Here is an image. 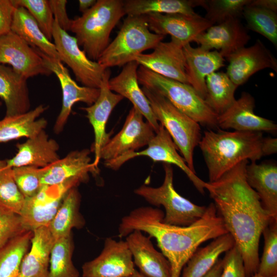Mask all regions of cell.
Masks as SVG:
<instances>
[{
    "instance_id": "cell-18",
    "label": "cell",
    "mask_w": 277,
    "mask_h": 277,
    "mask_svg": "<svg viewBox=\"0 0 277 277\" xmlns=\"http://www.w3.org/2000/svg\"><path fill=\"white\" fill-rule=\"evenodd\" d=\"M226 59L229 64L226 73L238 87L260 70L269 68L277 71L276 58L260 39L251 46L239 49Z\"/></svg>"
},
{
    "instance_id": "cell-6",
    "label": "cell",
    "mask_w": 277,
    "mask_h": 277,
    "mask_svg": "<svg viewBox=\"0 0 277 277\" xmlns=\"http://www.w3.org/2000/svg\"><path fill=\"white\" fill-rule=\"evenodd\" d=\"M164 37L149 30L146 15L127 16L97 62L106 69L124 66L144 51L153 49Z\"/></svg>"
},
{
    "instance_id": "cell-17",
    "label": "cell",
    "mask_w": 277,
    "mask_h": 277,
    "mask_svg": "<svg viewBox=\"0 0 277 277\" xmlns=\"http://www.w3.org/2000/svg\"><path fill=\"white\" fill-rule=\"evenodd\" d=\"M110 75V68H107L99 88L100 93L98 98L92 105L81 108L86 112V116L93 129L94 141L91 151L94 153V159L92 163L98 170L101 150L110 138V134L106 131L108 120L115 107L124 98L109 89Z\"/></svg>"
},
{
    "instance_id": "cell-32",
    "label": "cell",
    "mask_w": 277,
    "mask_h": 277,
    "mask_svg": "<svg viewBox=\"0 0 277 277\" xmlns=\"http://www.w3.org/2000/svg\"><path fill=\"white\" fill-rule=\"evenodd\" d=\"M234 245L233 238L228 233L197 249L184 267L181 277H203L215 265L220 255Z\"/></svg>"
},
{
    "instance_id": "cell-12",
    "label": "cell",
    "mask_w": 277,
    "mask_h": 277,
    "mask_svg": "<svg viewBox=\"0 0 277 277\" xmlns=\"http://www.w3.org/2000/svg\"><path fill=\"white\" fill-rule=\"evenodd\" d=\"M143 117L133 107L121 131L102 148L100 159L108 161L147 146L155 133L150 124L145 122Z\"/></svg>"
},
{
    "instance_id": "cell-10",
    "label": "cell",
    "mask_w": 277,
    "mask_h": 277,
    "mask_svg": "<svg viewBox=\"0 0 277 277\" xmlns=\"http://www.w3.org/2000/svg\"><path fill=\"white\" fill-rule=\"evenodd\" d=\"M52 39L60 61L70 68L83 86L99 88L106 68L90 60L81 50L74 36L60 28L54 20Z\"/></svg>"
},
{
    "instance_id": "cell-25",
    "label": "cell",
    "mask_w": 277,
    "mask_h": 277,
    "mask_svg": "<svg viewBox=\"0 0 277 277\" xmlns=\"http://www.w3.org/2000/svg\"><path fill=\"white\" fill-rule=\"evenodd\" d=\"M139 67L136 61L129 62L124 66L121 72L109 80V88L113 92L125 97L149 122L156 133L160 124L156 120L149 102L139 86L137 69Z\"/></svg>"
},
{
    "instance_id": "cell-16",
    "label": "cell",
    "mask_w": 277,
    "mask_h": 277,
    "mask_svg": "<svg viewBox=\"0 0 277 277\" xmlns=\"http://www.w3.org/2000/svg\"><path fill=\"white\" fill-rule=\"evenodd\" d=\"M183 46L171 37L169 42H160L151 53L139 54L135 61L158 74L188 84Z\"/></svg>"
},
{
    "instance_id": "cell-24",
    "label": "cell",
    "mask_w": 277,
    "mask_h": 277,
    "mask_svg": "<svg viewBox=\"0 0 277 277\" xmlns=\"http://www.w3.org/2000/svg\"><path fill=\"white\" fill-rule=\"evenodd\" d=\"M17 152L12 158L6 160L7 166L14 168L30 166L45 168L60 159V146L53 139L49 138L44 130L35 136L27 138L23 143H18Z\"/></svg>"
},
{
    "instance_id": "cell-54",
    "label": "cell",
    "mask_w": 277,
    "mask_h": 277,
    "mask_svg": "<svg viewBox=\"0 0 277 277\" xmlns=\"http://www.w3.org/2000/svg\"><path fill=\"white\" fill-rule=\"evenodd\" d=\"M1 105H2V102H0V106H1Z\"/></svg>"
},
{
    "instance_id": "cell-5",
    "label": "cell",
    "mask_w": 277,
    "mask_h": 277,
    "mask_svg": "<svg viewBox=\"0 0 277 277\" xmlns=\"http://www.w3.org/2000/svg\"><path fill=\"white\" fill-rule=\"evenodd\" d=\"M137 80L142 87L151 89L200 125L217 128L218 115L190 85L165 77L139 66Z\"/></svg>"
},
{
    "instance_id": "cell-31",
    "label": "cell",
    "mask_w": 277,
    "mask_h": 277,
    "mask_svg": "<svg viewBox=\"0 0 277 277\" xmlns=\"http://www.w3.org/2000/svg\"><path fill=\"white\" fill-rule=\"evenodd\" d=\"M11 31L18 35L33 48L38 49L50 58L60 61L54 43L46 37L35 20L24 7L16 8L13 16Z\"/></svg>"
},
{
    "instance_id": "cell-46",
    "label": "cell",
    "mask_w": 277,
    "mask_h": 277,
    "mask_svg": "<svg viewBox=\"0 0 277 277\" xmlns=\"http://www.w3.org/2000/svg\"><path fill=\"white\" fill-rule=\"evenodd\" d=\"M54 20L61 28L70 30L72 19L68 17L66 10V0H49Z\"/></svg>"
},
{
    "instance_id": "cell-13",
    "label": "cell",
    "mask_w": 277,
    "mask_h": 277,
    "mask_svg": "<svg viewBox=\"0 0 277 277\" xmlns=\"http://www.w3.org/2000/svg\"><path fill=\"white\" fill-rule=\"evenodd\" d=\"M136 269L126 241L107 238L100 254L82 266L83 277H128Z\"/></svg>"
},
{
    "instance_id": "cell-39",
    "label": "cell",
    "mask_w": 277,
    "mask_h": 277,
    "mask_svg": "<svg viewBox=\"0 0 277 277\" xmlns=\"http://www.w3.org/2000/svg\"><path fill=\"white\" fill-rule=\"evenodd\" d=\"M25 199L14 179L12 169L0 160V207L19 215Z\"/></svg>"
},
{
    "instance_id": "cell-35",
    "label": "cell",
    "mask_w": 277,
    "mask_h": 277,
    "mask_svg": "<svg viewBox=\"0 0 277 277\" xmlns=\"http://www.w3.org/2000/svg\"><path fill=\"white\" fill-rule=\"evenodd\" d=\"M206 95L205 100L217 114L226 111L235 101L238 87L226 72H214L206 78Z\"/></svg>"
},
{
    "instance_id": "cell-21",
    "label": "cell",
    "mask_w": 277,
    "mask_h": 277,
    "mask_svg": "<svg viewBox=\"0 0 277 277\" xmlns=\"http://www.w3.org/2000/svg\"><path fill=\"white\" fill-rule=\"evenodd\" d=\"M250 39L239 18H234L211 26L193 42L207 50H219L222 56L226 58L245 47Z\"/></svg>"
},
{
    "instance_id": "cell-43",
    "label": "cell",
    "mask_w": 277,
    "mask_h": 277,
    "mask_svg": "<svg viewBox=\"0 0 277 277\" xmlns=\"http://www.w3.org/2000/svg\"><path fill=\"white\" fill-rule=\"evenodd\" d=\"M15 183L25 199L32 197L41 190L42 168L23 166L12 168Z\"/></svg>"
},
{
    "instance_id": "cell-4",
    "label": "cell",
    "mask_w": 277,
    "mask_h": 277,
    "mask_svg": "<svg viewBox=\"0 0 277 277\" xmlns=\"http://www.w3.org/2000/svg\"><path fill=\"white\" fill-rule=\"evenodd\" d=\"M125 15L123 1L97 0L81 16L72 19L69 31L87 57L97 62L110 43L112 30Z\"/></svg>"
},
{
    "instance_id": "cell-14",
    "label": "cell",
    "mask_w": 277,
    "mask_h": 277,
    "mask_svg": "<svg viewBox=\"0 0 277 277\" xmlns=\"http://www.w3.org/2000/svg\"><path fill=\"white\" fill-rule=\"evenodd\" d=\"M43 58L46 66L58 78L62 91V106L54 125L56 134L61 132L66 124L74 104L78 102L92 105L98 98L99 88L79 86L71 77L68 70L60 61L49 57L34 48Z\"/></svg>"
},
{
    "instance_id": "cell-36",
    "label": "cell",
    "mask_w": 277,
    "mask_h": 277,
    "mask_svg": "<svg viewBox=\"0 0 277 277\" xmlns=\"http://www.w3.org/2000/svg\"><path fill=\"white\" fill-rule=\"evenodd\" d=\"M33 231H26L0 248V277H18L23 259L29 250Z\"/></svg>"
},
{
    "instance_id": "cell-23",
    "label": "cell",
    "mask_w": 277,
    "mask_h": 277,
    "mask_svg": "<svg viewBox=\"0 0 277 277\" xmlns=\"http://www.w3.org/2000/svg\"><path fill=\"white\" fill-rule=\"evenodd\" d=\"M91 151L88 149L74 150L59 159L49 166L42 168V186L61 185L76 177H89V173H97L91 163Z\"/></svg>"
},
{
    "instance_id": "cell-52",
    "label": "cell",
    "mask_w": 277,
    "mask_h": 277,
    "mask_svg": "<svg viewBox=\"0 0 277 277\" xmlns=\"http://www.w3.org/2000/svg\"><path fill=\"white\" fill-rule=\"evenodd\" d=\"M128 277H146V276H145V275L142 274L141 273L138 272L137 270H136L135 272L132 275Z\"/></svg>"
},
{
    "instance_id": "cell-40",
    "label": "cell",
    "mask_w": 277,
    "mask_h": 277,
    "mask_svg": "<svg viewBox=\"0 0 277 277\" xmlns=\"http://www.w3.org/2000/svg\"><path fill=\"white\" fill-rule=\"evenodd\" d=\"M251 0H201L200 6L206 11L204 17L212 25L242 15Z\"/></svg>"
},
{
    "instance_id": "cell-26",
    "label": "cell",
    "mask_w": 277,
    "mask_h": 277,
    "mask_svg": "<svg viewBox=\"0 0 277 277\" xmlns=\"http://www.w3.org/2000/svg\"><path fill=\"white\" fill-rule=\"evenodd\" d=\"M183 48L188 84L205 100L206 77L225 66V58L217 50L211 51L200 46L194 48L190 43Z\"/></svg>"
},
{
    "instance_id": "cell-47",
    "label": "cell",
    "mask_w": 277,
    "mask_h": 277,
    "mask_svg": "<svg viewBox=\"0 0 277 277\" xmlns=\"http://www.w3.org/2000/svg\"><path fill=\"white\" fill-rule=\"evenodd\" d=\"M16 7L13 0H0V35L11 31L13 16Z\"/></svg>"
},
{
    "instance_id": "cell-15",
    "label": "cell",
    "mask_w": 277,
    "mask_h": 277,
    "mask_svg": "<svg viewBox=\"0 0 277 277\" xmlns=\"http://www.w3.org/2000/svg\"><path fill=\"white\" fill-rule=\"evenodd\" d=\"M0 64L10 65L26 79L52 73L37 51L12 31L0 35Z\"/></svg>"
},
{
    "instance_id": "cell-33",
    "label": "cell",
    "mask_w": 277,
    "mask_h": 277,
    "mask_svg": "<svg viewBox=\"0 0 277 277\" xmlns=\"http://www.w3.org/2000/svg\"><path fill=\"white\" fill-rule=\"evenodd\" d=\"M81 195L74 187L65 194L56 214L48 226L55 240L72 233L73 228L81 229L85 220L80 211Z\"/></svg>"
},
{
    "instance_id": "cell-1",
    "label": "cell",
    "mask_w": 277,
    "mask_h": 277,
    "mask_svg": "<svg viewBox=\"0 0 277 277\" xmlns=\"http://www.w3.org/2000/svg\"><path fill=\"white\" fill-rule=\"evenodd\" d=\"M248 162H241L218 180L205 185L226 230L241 253L246 277L257 272L260 237L274 219L247 183L245 170Z\"/></svg>"
},
{
    "instance_id": "cell-8",
    "label": "cell",
    "mask_w": 277,
    "mask_h": 277,
    "mask_svg": "<svg viewBox=\"0 0 277 277\" xmlns=\"http://www.w3.org/2000/svg\"><path fill=\"white\" fill-rule=\"evenodd\" d=\"M165 176L163 184L158 187L142 185L134 191L153 206H162L165 210L163 219L171 225L187 226L200 219L207 207L199 206L181 195L173 186V171L171 164L164 163Z\"/></svg>"
},
{
    "instance_id": "cell-37",
    "label": "cell",
    "mask_w": 277,
    "mask_h": 277,
    "mask_svg": "<svg viewBox=\"0 0 277 277\" xmlns=\"http://www.w3.org/2000/svg\"><path fill=\"white\" fill-rule=\"evenodd\" d=\"M73 250L72 233L55 240L50 253L48 277H79L72 262Z\"/></svg>"
},
{
    "instance_id": "cell-30",
    "label": "cell",
    "mask_w": 277,
    "mask_h": 277,
    "mask_svg": "<svg viewBox=\"0 0 277 277\" xmlns=\"http://www.w3.org/2000/svg\"><path fill=\"white\" fill-rule=\"evenodd\" d=\"M47 109V106L41 104L23 114L5 116L0 120V143L32 137L44 130L47 121L44 117L37 118Z\"/></svg>"
},
{
    "instance_id": "cell-42",
    "label": "cell",
    "mask_w": 277,
    "mask_h": 277,
    "mask_svg": "<svg viewBox=\"0 0 277 277\" xmlns=\"http://www.w3.org/2000/svg\"><path fill=\"white\" fill-rule=\"evenodd\" d=\"M16 7L25 8L49 40L52 39L54 18L49 0H13Z\"/></svg>"
},
{
    "instance_id": "cell-7",
    "label": "cell",
    "mask_w": 277,
    "mask_h": 277,
    "mask_svg": "<svg viewBox=\"0 0 277 277\" xmlns=\"http://www.w3.org/2000/svg\"><path fill=\"white\" fill-rule=\"evenodd\" d=\"M141 88L156 120L168 132L188 167L195 172L193 154L202 136L200 125L161 94L144 87Z\"/></svg>"
},
{
    "instance_id": "cell-3",
    "label": "cell",
    "mask_w": 277,
    "mask_h": 277,
    "mask_svg": "<svg viewBox=\"0 0 277 277\" xmlns=\"http://www.w3.org/2000/svg\"><path fill=\"white\" fill-rule=\"evenodd\" d=\"M263 137L262 132L205 131L198 146L208 169L209 182L218 180L244 160L253 162L261 159Z\"/></svg>"
},
{
    "instance_id": "cell-38",
    "label": "cell",
    "mask_w": 277,
    "mask_h": 277,
    "mask_svg": "<svg viewBox=\"0 0 277 277\" xmlns=\"http://www.w3.org/2000/svg\"><path fill=\"white\" fill-rule=\"evenodd\" d=\"M242 15L246 22V29L259 33L277 47L276 12L248 4Z\"/></svg>"
},
{
    "instance_id": "cell-27",
    "label": "cell",
    "mask_w": 277,
    "mask_h": 277,
    "mask_svg": "<svg viewBox=\"0 0 277 277\" xmlns=\"http://www.w3.org/2000/svg\"><path fill=\"white\" fill-rule=\"evenodd\" d=\"M245 174L247 183L259 195L264 208L277 220V166L253 162L247 164Z\"/></svg>"
},
{
    "instance_id": "cell-51",
    "label": "cell",
    "mask_w": 277,
    "mask_h": 277,
    "mask_svg": "<svg viewBox=\"0 0 277 277\" xmlns=\"http://www.w3.org/2000/svg\"><path fill=\"white\" fill-rule=\"evenodd\" d=\"M96 0H79V11L82 13L93 7L96 3Z\"/></svg>"
},
{
    "instance_id": "cell-44",
    "label": "cell",
    "mask_w": 277,
    "mask_h": 277,
    "mask_svg": "<svg viewBox=\"0 0 277 277\" xmlns=\"http://www.w3.org/2000/svg\"><path fill=\"white\" fill-rule=\"evenodd\" d=\"M26 231L19 214L0 207V248Z\"/></svg>"
},
{
    "instance_id": "cell-49",
    "label": "cell",
    "mask_w": 277,
    "mask_h": 277,
    "mask_svg": "<svg viewBox=\"0 0 277 277\" xmlns=\"http://www.w3.org/2000/svg\"><path fill=\"white\" fill-rule=\"evenodd\" d=\"M249 5L277 12L276 0H251Z\"/></svg>"
},
{
    "instance_id": "cell-48",
    "label": "cell",
    "mask_w": 277,
    "mask_h": 277,
    "mask_svg": "<svg viewBox=\"0 0 277 277\" xmlns=\"http://www.w3.org/2000/svg\"><path fill=\"white\" fill-rule=\"evenodd\" d=\"M261 149L263 156L270 155L277 152V138L263 137Z\"/></svg>"
},
{
    "instance_id": "cell-22",
    "label": "cell",
    "mask_w": 277,
    "mask_h": 277,
    "mask_svg": "<svg viewBox=\"0 0 277 277\" xmlns=\"http://www.w3.org/2000/svg\"><path fill=\"white\" fill-rule=\"evenodd\" d=\"M126 241L140 273L146 277H171L169 262L155 249L149 236L136 230L126 236Z\"/></svg>"
},
{
    "instance_id": "cell-53",
    "label": "cell",
    "mask_w": 277,
    "mask_h": 277,
    "mask_svg": "<svg viewBox=\"0 0 277 277\" xmlns=\"http://www.w3.org/2000/svg\"><path fill=\"white\" fill-rule=\"evenodd\" d=\"M250 277H266V276H262V275L259 274V273H256L254 275H252ZM271 277H277V276H271Z\"/></svg>"
},
{
    "instance_id": "cell-34",
    "label": "cell",
    "mask_w": 277,
    "mask_h": 277,
    "mask_svg": "<svg viewBox=\"0 0 277 277\" xmlns=\"http://www.w3.org/2000/svg\"><path fill=\"white\" fill-rule=\"evenodd\" d=\"M201 0H125L123 1L127 16L150 14H184L194 15V7L200 6Z\"/></svg>"
},
{
    "instance_id": "cell-2",
    "label": "cell",
    "mask_w": 277,
    "mask_h": 277,
    "mask_svg": "<svg viewBox=\"0 0 277 277\" xmlns=\"http://www.w3.org/2000/svg\"><path fill=\"white\" fill-rule=\"evenodd\" d=\"M163 212L152 207H141L122 217L118 236H127L140 230L155 239L162 253L170 263L171 277H180L187 261L205 242L228 233L214 203L206 208L203 215L187 226L168 225L163 221Z\"/></svg>"
},
{
    "instance_id": "cell-9",
    "label": "cell",
    "mask_w": 277,
    "mask_h": 277,
    "mask_svg": "<svg viewBox=\"0 0 277 277\" xmlns=\"http://www.w3.org/2000/svg\"><path fill=\"white\" fill-rule=\"evenodd\" d=\"M88 180L76 177L58 185L42 186L36 195L25 199L19 215L26 231L48 227L68 191Z\"/></svg>"
},
{
    "instance_id": "cell-19",
    "label": "cell",
    "mask_w": 277,
    "mask_h": 277,
    "mask_svg": "<svg viewBox=\"0 0 277 277\" xmlns=\"http://www.w3.org/2000/svg\"><path fill=\"white\" fill-rule=\"evenodd\" d=\"M255 100L249 93H242L232 105L218 115L217 127L245 132H275L277 125L273 121L256 115Z\"/></svg>"
},
{
    "instance_id": "cell-29",
    "label": "cell",
    "mask_w": 277,
    "mask_h": 277,
    "mask_svg": "<svg viewBox=\"0 0 277 277\" xmlns=\"http://www.w3.org/2000/svg\"><path fill=\"white\" fill-rule=\"evenodd\" d=\"M27 80L12 68L0 64V98L6 105V116L29 111L30 101Z\"/></svg>"
},
{
    "instance_id": "cell-28",
    "label": "cell",
    "mask_w": 277,
    "mask_h": 277,
    "mask_svg": "<svg viewBox=\"0 0 277 277\" xmlns=\"http://www.w3.org/2000/svg\"><path fill=\"white\" fill-rule=\"evenodd\" d=\"M33 232L31 247L23 259L18 277H48L50 253L55 240L48 227Z\"/></svg>"
},
{
    "instance_id": "cell-50",
    "label": "cell",
    "mask_w": 277,
    "mask_h": 277,
    "mask_svg": "<svg viewBox=\"0 0 277 277\" xmlns=\"http://www.w3.org/2000/svg\"><path fill=\"white\" fill-rule=\"evenodd\" d=\"M223 265V260L219 259L213 267L203 277H220Z\"/></svg>"
},
{
    "instance_id": "cell-41",
    "label": "cell",
    "mask_w": 277,
    "mask_h": 277,
    "mask_svg": "<svg viewBox=\"0 0 277 277\" xmlns=\"http://www.w3.org/2000/svg\"><path fill=\"white\" fill-rule=\"evenodd\" d=\"M262 234L264 247L256 273L266 277L277 276V220L272 219Z\"/></svg>"
},
{
    "instance_id": "cell-20",
    "label": "cell",
    "mask_w": 277,
    "mask_h": 277,
    "mask_svg": "<svg viewBox=\"0 0 277 277\" xmlns=\"http://www.w3.org/2000/svg\"><path fill=\"white\" fill-rule=\"evenodd\" d=\"M148 27L153 33L171 37L185 45L193 41L212 24L204 17L184 14H150L146 15Z\"/></svg>"
},
{
    "instance_id": "cell-11",
    "label": "cell",
    "mask_w": 277,
    "mask_h": 277,
    "mask_svg": "<svg viewBox=\"0 0 277 277\" xmlns=\"http://www.w3.org/2000/svg\"><path fill=\"white\" fill-rule=\"evenodd\" d=\"M170 135L160 124L158 131L150 141L147 148L140 151H133L124 154L118 157L105 162V166L112 170L118 169L125 162L137 156H145L153 162L173 164L180 168L201 193L205 191V182L202 180L188 167Z\"/></svg>"
},
{
    "instance_id": "cell-45",
    "label": "cell",
    "mask_w": 277,
    "mask_h": 277,
    "mask_svg": "<svg viewBox=\"0 0 277 277\" xmlns=\"http://www.w3.org/2000/svg\"><path fill=\"white\" fill-rule=\"evenodd\" d=\"M222 260L223 270L220 277H246L241 253L235 244L226 252Z\"/></svg>"
}]
</instances>
